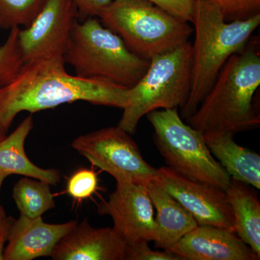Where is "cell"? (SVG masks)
<instances>
[{
  "label": "cell",
  "instance_id": "1",
  "mask_svg": "<svg viewBox=\"0 0 260 260\" xmlns=\"http://www.w3.org/2000/svg\"><path fill=\"white\" fill-rule=\"evenodd\" d=\"M62 56L24 64L16 77L0 89V133L6 135L22 112L36 113L64 104L86 102L124 109L129 88L112 82L69 74Z\"/></svg>",
  "mask_w": 260,
  "mask_h": 260
},
{
  "label": "cell",
  "instance_id": "2",
  "mask_svg": "<svg viewBox=\"0 0 260 260\" xmlns=\"http://www.w3.org/2000/svg\"><path fill=\"white\" fill-rule=\"evenodd\" d=\"M259 85V39L254 37L242 52L228 59L209 93L186 122L203 134L235 135L256 129L260 116L253 101Z\"/></svg>",
  "mask_w": 260,
  "mask_h": 260
},
{
  "label": "cell",
  "instance_id": "3",
  "mask_svg": "<svg viewBox=\"0 0 260 260\" xmlns=\"http://www.w3.org/2000/svg\"><path fill=\"white\" fill-rule=\"evenodd\" d=\"M191 23L194 25L192 79L190 93L180 116L186 120L209 93L228 59L242 52L260 24V13L244 20L225 21L217 5L195 0Z\"/></svg>",
  "mask_w": 260,
  "mask_h": 260
},
{
  "label": "cell",
  "instance_id": "4",
  "mask_svg": "<svg viewBox=\"0 0 260 260\" xmlns=\"http://www.w3.org/2000/svg\"><path fill=\"white\" fill-rule=\"evenodd\" d=\"M63 59L74 68L77 76L107 80L128 88L141 80L150 64L132 52L97 17L75 23Z\"/></svg>",
  "mask_w": 260,
  "mask_h": 260
},
{
  "label": "cell",
  "instance_id": "5",
  "mask_svg": "<svg viewBox=\"0 0 260 260\" xmlns=\"http://www.w3.org/2000/svg\"><path fill=\"white\" fill-rule=\"evenodd\" d=\"M132 52L150 61L189 40L188 22L147 0H113L99 16Z\"/></svg>",
  "mask_w": 260,
  "mask_h": 260
},
{
  "label": "cell",
  "instance_id": "6",
  "mask_svg": "<svg viewBox=\"0 0 260 260\" xmlns=\"http://www.w3.org/2000/svg\"><path fill=\"white\" fill-rule=\"evenodd\" d=\"M192 79V45L186 42L153 57L146 73L133 88L118 126L129 134L139 121L158 109H181L186 104Z\"/></svg>",
  "mask_w": 260,
  "mask_h": 260
},
{
  "label": "cell",
  "instance_id": "7",
  "mask_svg": "<svg viewBox=\"0 0 260 260\" xmlns=\"http://www.w3.org/2000/svg\"><path fill=\"white\" fill-rule=\"evenodd\" d=\"M146 116L154 143L169 167L193 180L227 189L230 176L212 155L203 133L186 124L178 109H158Z\"/></svg>",
  "mask_w": 260,
  "mask_h": 260
},
{
  "label": "cell",
  "instance_id": "8",
  "mask_svg": "<svg viewBox=\"0 0 260 260\" xmlns=\"http://www.w3.org/2000/svg\"><path fill=\"white\" fill-rule=\"evenodd\" d=\"M130 134L111 126L78 137L72 147L116 182L144 184L153 181L156 169L145 161Z\"/></svg>",
  "mask_w": 260,
  "mask_h": 260
},
{
  "label": "cell",
  "instance_id": "9",
  "mask_svg": "<svg viewBox=\"0 0 260 260\" xmlns=\"http://www.w3.org/2000/svg\"><path fill=\"white\" fill-rule=\"evenodd\" d=\"M78 19L74 0H47L32 23L19 30V47L24 64L63 57Z\"/></svg>",
  "mask_w": 260,
  "mask_h": 260
},
{
  "label": "cell",
  "instance_id": "10",
  "mask_svg": "<svg viewBox=\"0 0 260 260\" xmlns=\"http://www.w3.org/2000/svg\"><path fill=\"white\" fill-rule=\"evenodd\" d=\"M153 181L179 201L198 225L234 231V215L223 189L184 177L169 167L156 169Z\"/></svg>",
  "mask_w": 260,
  "mask_h": 260
},
{
  "label": "cell",
  "instance_id": "11",
  "mask_svg": "<svg viewBox=\"0 0 260 260\" xmlns=\"http://www.w3.org/2000/svg\"><path fill=\"white\" fill-rule=\"evenodd\" d=\"M98 212L112 218L113 228L126 245L156 241L153 205L144 184L116 182L115 190L99 205Z\"/></svg>",
  "mask_w": 260,
  "mask_h": 260
},
{
  "label": "cell",
  "instance_id": "12",
  "mask_svg": "<svg viewBox=\"0 0 260 260\" xmlns=\"http://www.w3.org/2000/svg\"><path fill=\"white\" fill-rule=\"evenodd\" d=\"M169 251L181 260L259 259L234 231L210 225H198Z\"/></svg>",
  "mask_w": 260,
  "mask_h": 260
},
{
  "label": "cell",
  "instance_id": "13",
  "mask_svg": "<svg viewBox=\"0 0 260 260\" xmlns=\"http://www.w3.org/2000/svg\"><path fill=\"white\" fill-rule=\"evenodd\" d=\"M126 242L114 228H94L84 219L57 243L54 260H126Z\"/></svg>",
  "mask_w": 260,
  "mask_h": 260
},
{
  "label": "cell",
  "instance_id": "14",
  "mask_svg": "<svg viewBox=\"0 0 260 260\" xmlns=\"http://www.w3.org/2000/svg\"><path fill=\"white\" fill-rule=\"evenodd\" d=\"M78 223L71 220L47 223L42 217L29 218L20 215L18 220L15 219L10 229L3 260H31L51 256L57 243Z\"/></svg>",
  "mask_w": 260,
  "mask_h": 260
},
{
  "label": "cell",
  "instance_id": "15",
  "mask_svg": "<svg viewBox=\"0 0 260 260\" xmlns=\"http://www.w3.org/2000/svg\"><path fill=\"white\" fill-rule=\"evenodd\" d=\"M156 210L157 248L169 251L179 240L198 225L192 215L155 181L146 184Z\"/></svg>",
  "mask_w": 260,
  "mask_h": 260
},
{
  "label": "cell",
  "instance_id": "16",
  "mask_svg": "<svg viewBox=\"0 0 260 260\" xmlns=\"http://www.w3.org/2000/svg\"><path fill=\"white\" fill-rule=\"evenodd\" d=\"M203 137L214 158L232 179L260 189L259 154L238 144L231 133H204Z\"/></svg>",
  "mask_w": 260,
  "mask_h": 260
},
{
  "label": "cell",
  "instance_id": "17",
  "mask_svg": "<svg viewBox=\"0 0 260 260\" xmlns=\"http://www.w3.org/2000/svg\"><path fill=\"white\" fill-rule=\"evenodd\" d=\"M32 128L34 119L29 116L9 136L6 135L0 140V176L6 178L11 174H18L56 185L60 181V171L37 167L25 153V140Z\"/></svg>",
  "mask_w": 260,
  "mask_h": 260
},
{
  "label": "cell",
  "instance_id": "18",
  "mask_svg": "<svg viewBox=\"0 0 260 260\" xmlns=\"http://www.w3.org/2000/svg\"><path fill=\"white\" fill-rule=\"evenodd\" d=\"M234 232L260 257V203L252 186L231 178L225 189Z\"/></svg>",
  "mask_w": 260,
  "mask_h": 260
},
{
  "label": "cell",
  "instance_id": "19",
  "mask_svg": "<svg viewBox=\"0 0 260 260\" xmlns=\"http://www.w3.org/2000/svg\"><path fill=\"white\" fill-rule=\"evenodd\" d=\"M13 198L20 215L29 218L42 217L55 207L50 184L30 177L22 178L15 184Z\"/></svg>",
  "mask_w": 260,
  "mask_h": 260
},
{
  "label": "cell",
  "instance_id": "20",
  "mask_svg": "<svg viewBox=\"0 0 260 260\" xmlns=\"http://www.w3.org/2000/svg\"><path fill=\"white\" fill-rule=\"evenodd\" d=\"M47 0H0V28L28 27Z\"/></svg>",
  "mask_w": 260,
  "mask_h": 260
},
{
  "label": "cell",
  "instance_id": "21",
  "mask_svg": "<svg viewBox=\"0 0 260 260\" xmlns=\"http://www.w3.org/2000/svg\"><path fill=\"white\" fill-rule=\"evenodd\" d=\"M19 30L20 28L10 30L6 40L0 46V89L14 79L24 65L19 47Z\"/></svg>",
  "mask_w": 260,
  "mask_h": 260
},
{
  "label": "cell",
  "instance_id": "22",
  "mask_svg": "<svg viewBox=\"0 0 260 260\" xmlns=\"http://www.w3.org/2000/svg\"><path fill=\"white\" fill-rule=\"evenodd\" d=\"M99 179L92 169H80L70 177L67 184L66 193L77 202L90 198L96 191Z\"/></svg>",
  "mask_w": 260,
  "mask_h": 260
},
{
  "label": "cell",
  "instance_id": "23",
  "mask_svg": "<svg viewBox=\"0 0 260 260\" xmlns=\"http://www.w3.org/2000/svg\"><path fill=\"white\" fill-rule=\"evenodd\" d=\"M218 7L225 21L244 20L260 13V0H209Z\"/></svg>",
  "mask_w": 260,
  "mask_h": 260
},
{
  "label": "cell",
  "instance_id": "24",
  "mask_svg": "<svg viewBox=\"0 0 260 260\" xmlns=\"http://www.w3.org/2000/svg\"><path fill=\"white\" fill-rule=\"evenodd\" d=\"M148 242L126 245V260H181L169 251H154Z\"/></svg>",
  "mask_w": 260,
  "mask_h": 260
},
{
  "label": "cell",
  "instance_id": "25",
  "mask_svg": "<svg viewBox=\"0 0 260 260\" xmlns=\"http://www.w3.org/2000/svg\"><path fill=\"white\" fill-rule=\"evenodd\" d=\"M186 22H190L195 0H147Z\"/></svg>",
  "mask_w": 260,
  "mask_h": 260
},
{
  "label": "cell",
  "instance_id": "26",
  "mask_svg": "<svg viewBox=\"0 0 260 260\" xmlns=\"http://www.w3.org/2000/svg\"><path fill=\"white\" fill-rule=\"evenodd\" d=\"M78 8V18L84 19L97 17L113 0H74Z\"/></svg>",
  "mask_w": 260,
  "mask_h": 260
},
{
  "label": "cell",
  "instance_id": "27",
  "mask_svg": "<svg viewBox=\"0 0 260 260\" xmlns=\"http://www.w3.org/2000/svg\"><path fill=\"white\" fill-rule=\"evenodd\" d=\"M5 178L0 176V191L2 185ZM15 219L8 217L5 214L4 209L0 205V260H3V252H4L5 244L8 241L10 229L13 225Z\"/></svg>",
  "mask_w": 260,
  "mask_h": 260
},
{
  "label": "cell",
  "instance_id": "28",
  "mask_svg": "<svg viewBox=\"0 0 260 260\" xmlns=\"http://www.w3.org/2000/svg\"><path fill=\"white\" fill-rule=\"evenodd\" d=\"M5 136H6V135H4L3 134H2V133H0V140H3V138H4Z\"/></svg>",
  "mask_w": 260,
  "mask_h": 260
}]
</instances>
